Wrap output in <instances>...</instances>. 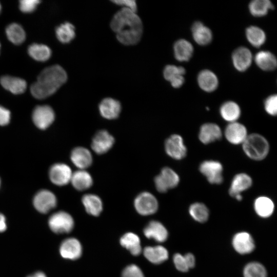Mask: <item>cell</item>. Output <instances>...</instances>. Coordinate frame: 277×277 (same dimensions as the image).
I'll return each mask as SVG.
<instances>
[{
  "mask_svg": "<svg viewBox=\"0 0 277 277\" xmlns=\"http://www.w3.org/2000/svg\"><path fill=\"white\" fill-rule=\"evenodd\" d=\"M110 27L117 40L125 45H133L141 39L143 24L135 12L123 8L113 16Z\"/></svg>",
  "mask_w": 277,
  "mask_h": 277,
  "instance_id": "6da1fadb",
  "label": "cell"
},
{
  "mask_svg": "<svg viewBox=\"0 0 277 277\" xmlns=\"http://www.w3.org/2000/svg\"><path fill=\"white\" fill-rule=\"evenodd\" d=\"M67 80V73L61 66L48 67L41 71L37 81L31 86V93L37 99H44L54 93Z\"/></svg>",
  "mask_w": 277,
  "mask_h": 277,
  "instance_id": "7a4b0ae2",
  "label": "cell"
},
{
  "mask_svg": "<svg viewBox=\"0 0 277 277\" xmlns=\"http://www.w3.org/2000/svg\"><path fill=\"white\" fill-rule=\"evenodd\" d=\"M242 145L245 154L254 161L264 160L269 152V144L267 139L256 133L248 134Z\"/></svg>",
  "mask_w": 277,
  "mask_h": 277,
  "instance_id": "3957f363",
  "label": "cell"
},
{
  "mask_svg": "<svg viewBox=\"0 0 277 277\" xmlns=\"http://www.w3.org/2000/svg\"><path fill=\"white\" fill-rule=\"evenodd\" d=\"M180 181L179 174L168 167L163 168L154 180L155 188L160 193H165L169 189L176 187Z\"/></svg>",
  "mask_w": 277,
  "mask_h": 277,
  "instance_id": "277c9868",
  "label": "cell"
},
{
  "mask_svg": "<svg viewBox=\"0 0 277 277\" xmlns=\"http://www.w3.org/2000/svg\"><path fill=\"white\" fill-rule=\"evenodd\" d=\"M134 206L140 214L149 215L157 211L159 203L153 194L149 192L144 191L138 194L135 198Z\"/></svg>",
  "mask_w": 277,
  "mask_h": 277,
  "instance_id": "5b68a950",
  "label": "cell"
},
{
  "mask_svg": "<svg viewBox=\"0 0 277 277\" xmlns=\"http://www.w3.org/2000/svg\"><path fill=\"white\" fill-rule=\"evenodd\" d=\"M199 170L211 184L219 185L223 182V167L217 161H203L199 166Z\"/></svg>",
  "mask_w": 277,
  "mask_h": 277,
  "instance_id": "8992f818",
  "label": "cell"
},
{
  "mask_svg": "<svg viewBox=\"0 0 277 277\" xmlns=\"http://www.w3.org/2000/svg\"><path fill=\"white\" fill-rule=\"evenodd\" d=\"M48 224L51 230L56 233H69L73 228L74 220L68 213L61 211L53 214Z\"/></svg>",
  "mask_w": 277,
  "mask_h": 277,
  "instance_id": "52a82bcc",
  "label": "cell"
},
{
  "mask_svg": "<svg viewBox=\"0 0 277 277\" xmlns=\"http://www.w3.org/2000/svg\"><path fill=\"white\" fill-rule=\"evenodd\" d=\"M164 148L166 154L176 160H182L187 155V149L184 140L177 134L171 135L166 139Z\"/></svg>",
  "mask_w": 277,
  "mask_h": 277,
  "instance_id": "ba28073f",
  "label": "cell"
},
{
  "mask_svg": "<svg viewBox=\"0 0 277 277\" xmlns=\"http://www.w3.org/2000/svg\"><path fill=\"white\" fill-rule=\"evenodd\" d=\"M252 185V179L246 173L236 174L232 179L228 192L229 195L236 200L241 201L242 193L248 190Z\"/></svg>",
  "mask_w": 277,
  "mask_h": 277,
  "instance_id": "9c48e42d",
  "label": "cell"
},
{
  "mask_svg": "<svg viewBox=\"0 0 277 277\" xmlns=\"http://www.w3.org/2000/svg\"><path fill=\"white\" fill-rule=\"evenodd\" d=\"M114 143L113 136L108 131L101 130L93 136L91 147L95 153L103 154L108 152L113 147Z\"/></svg>",
  "mask_w": 277,
  "mask_h": 277,
  "instance_id": "30bf717a",
  "label": "cell"
},
{
  "mask_svg": "<svg viewBox=\"0 0 277 277\" xmlns=\"http://www.w3.org/2000/svg\"><path fill=\"white\" fill-rule=\"evenodd\" d=\"M224 134L227 141L233 145L242 144L248 135L246 127L238 122L229 123Z\"/></svg>",
  "mask_w": 277,
  "mask_h": 277,
  "instance_id": "8fae6325",
  "label": "cell"
},
{
  "mask_svg": "<svg viewBox=\"0 0 277 277\" xmlns=\"http://www.w3.org/2000/svg\"><path fill=\"white\" fill-rule=\"evenodd\" d=\"M232 245L234 250L241 254L251 253L255 247L252 236L245 231L239 232L234 235L232 239Z\"/></svg>",
  "mask_w": 277,
  "mask_h": 277,
  "instance_id": "7c38bea8",
  "label": "cell"
},
{
  "mask_svg": "<svg viewBox=\"0 0 277 277\" xmlns=\"http://www.w3.org/2000/svg\"><path fill=\"white\" fill-rule=\"evenodd\" d=\"M54 112L49 106H37L33 111L32 120L37 127L41 129L48 128L53 122Z\"/></svg>",
  "mask_w": 277,
  "mask_h": 277,
  "instance_id": "4fadbf2b",
  "label": "cell"
},
{
  "mask_svg": "<svg viewBox=\"0 0 277 277\" xmlns=\"http://www.w3.org/2000/svg\"><path fill=\"white\" fill-rule=\"evenodd\" d=\"M55 195L47 190L38 192L33 199V205L36 209L42 213H46L54 208L56 205Z\"/></svg>",
  "mask_w": 277,
  "mask_h": 277,
  "instance_id": "5bb4252c",
  "label": "cell"
},
{
  "mask_svg": "<svg viewBox=\"0 0 277 277\" xmlns=\"http://www.w3.org/2000/svg\"><path fill=\"white\" fill-rule=\"evenodd\" d=\"M72 172L69 166L63 163L53 165L49 171V177L55 185L64 186L70 182Z\"/></svg>",
  "mask_w": 277,
  "mask_h": 277,
  "instance_id": "9a60e30c",
  "label": "cell"
},
{
  "mask_svg": "<svg viewBox=\"0 0 277 277\" xmlns=\"http://www.w3.org/2000/svg\"><path fill=\"white\" fill-rule=\"evenodd\" d=\"M223 136L221 127L216 124L206 123L203 124L199 130V139L204 144L220 140Z\"/></svg>",
  "mask_w": 277,
  "mask_h": 277,
  "instance_id": "2e32d148",
  "label": "cell"
},
{
  "mask_svg": "<svg viewBox=\"0 0 277 277\" xmlns=\"http://www.w3.org/2000/svg\"><path fill=\"white\" fill-rule=\"evenodd\" d=\"M122 110L120 102L111 97L104 98L100 103L98 110L101 115L107 120H114L118 117Z\"/></svg>",
  "mask_w": 277,
  "mask_h": 277,
  "instance_id": "e0dca14e",
  "label": "cell"
},
{
  "mask_svg": "<svg viewBox=\"0 0 277 277\" xmlns=\"http://www.w3.org/2000/svg\"><path fill=\"white\" fill-rule=\"evenodd\" d=\"M60 254L65 259L76 260L82 253V247L80 242L75 238H68L61 244Z\"/></svg>",
  "mask_w": 277,
  "mask_h": 277,
  "instance_id": "ac0fdd59",
  "label": "cell"
},
{
  "mask_svg": "<svg viewBox=\"0 0 277 277\" xmlns=\"http://www.w3.org/2000/svg\"><path fill=\"white\" fill-rule=\"evenodd\" d=\"M70 159L73 164L79 169L85 170L91 165L93 162L91 152L83 147H77L73 149L71 153Z\"/></svg>",
  "mask_w": 277,
  "mask_h": 277,
  "instance_id": "d6986e66",
  "label": "cell"
},
{
  "mask_svg": "<svg viewBox=\"0 0 277 277\" xmlns=\"http://www.w3.org/2000/svg\"><path fill=\"white\" fill-rule=\"evenodd\" d=\"M144 234L148 239L162 243L166 241L168 233L166 227L160 222L152 221L144 229Z\"/></svg>",
  "mask_w": 277,
  "mask_h": 277,
  "instance_id": "ffe728a7",
  "label": "cell"
},
{
  "mask_svg": "<svg viewBox=\"0 0 277 277\" xmlns=\"http://www.w3.org/2000/svg\"><path fill=\"white\" fill-rule=\"evenodd\" d=\"M252 58L250 51L244 47L238 48L232 55L233 64L235 69L239 71L246 70L251 64Z\"/></svg>",
  "mask_w": 277,
  "mask_h": 277,
  "instance_id": "44dd1931",
  "label": "cell"
},
{
  "mask_svg": "<svg viewBox=\"0 0 277 277\" xmlns=\"http://www.w3.org/2000/svg\"><path fill=\"white\" fill-rule=\"evenodd\" d=\"M70 182L73 187L79 191L86 190L93 185V179L89 172L79 169L72 173Z\"/></svg>",
  "mask_w": 277,
  "mask_h": 277,
  "instance_id": "7402d4cb",
  "label": "cell"
},
{
  "mask_svg": "<svg viewBox=\"0 0 277 277\" xmlns=\"http://www.w3.org/2000/svg\"><path fill=\"white\" fill-rule=\"evenodd\" d=\"M253 207L258 215L261 217L267 218L273 214L274 204L273 201L269 197L260 196L255 200Z\"/></svg>",
  "mask_w": 277,
  "mask_h": 277,
  "instance_id": "603a6c76",
  "label": "cell"
},
{
  "mask_svg": "<svg viewBox=\"0 0 277 277\" xmlns=\"http://www.w3.org/2000/svg\"><path fill=\"white\" fill-rule=\"evenodd\" d=\"M143 254L146 259L155 264H159L166 261L169 254L166 248L160 245L146 247L143 250Z\"/></svg>",
  "mask_w": 277,
  "mask_h": 277,
  "instance_id": "cb8c5ba5",
  "label": "cell"
},
{
  "mask_svg": "<svg viewBox=\"0 0 277 277\" xmlns=\"http://www.w3.org/2000/svg\"><path fill=\"white\" fill-rule=\"evenodd\" d=\"M0 83L5 89L15 94L23 93L27 87L26 82L23 79L10 75L3 76Z\"/></svg>",
  "mask_w": 277,
  "mask_h": 277,
  "instance_id": "d4e9b609",
  "label": "cell"
},
{
  "mask_svg": "<svg viewBox=\"0 0 277 277\" xmlns=\"http://www.w3.org/2000/svg\"><path fill=\"white\" fill-rule=\"evenodd\" d=\"M191 31L194 40L199 45H206L212 40L211 31L201 22H195L191 27Z\"/></svg>",
  "mask_w": 277,
  "mask_h": 277,
  "instance_id": "484cf974",
  "label": "cell"
},
{
  "mask_svg": "<svg viewBox=\"0 0 277 277\" xmlns=\"http://www.w3.org/2000/svg\"><path fill=\"white\" fill-rule=\"evenodd\" d=\"M82 203L86 212L93 216H98L103 210V202L96 194L88 193L82 197Z\"/></svg>",
  "mask_w": 277,
  "mask_h": 277,
  "instance_id": "4316f807",
  "label": "cell"
},
{
  "mask_svg": "<svg viewBox=\"0 0 277 277\" xmlns=\"http://www.w3.org/2000/svg\"><path fill=\"white\" fill-rule=\"evenodd\" d=\"M197 82L200 88L206 92L215 90L218 86V79L216 75L209 70H203L199 73Z\"/></svg>",
  "mask_w": 277,
  "mask_h": 277,
  "instance_id": "83f0119b",
  "label": "cell"
},
{
  "mask_svg": "<svg viewBox=\"0 0 277 277\" xmlns=\"http://www.w3.org/2000/svg\"><path fill=\"white\" fill-rule=\"evenodd\" d=\"M175 58L180 62H186L191 57L193 52L192 44L188 41L181 39L177 41L173 46Z\"/></svg>",
  "mask_w": 277,
  "mask_h": 277,
  "instance_id": "f1b7e54d",
  "label": "cell"
},
{
  "mask_svg": "<svg viewBox=\"0 0 277 277\" xmlns=\"http://www.w3.org/2000/svg\"><path fill=\"white\" fill-rule=\"evenodd\" d=\"M121 245L129 250L133 255H138L142 252V247L139 237L134 233L128 232L120 239Z\"/></svg>",
  "mask_w": 277,
  "mask_h": 277,
  "instance_id": "f546056e",
  "label": "cell"
},
{
  "mask_svg": "<svg viewBox=\"0 0 277 277\" xmlns=\"http://www.w3.org/2000/svg\"><path fill=\"white\" fill-rule=\"evenodd\" d=\"M254 61L257 66L265 71L273 70L276 67V57L269 51H261L258 52L255 56Z\"/></svg>",
  "mask_w": 277,
  "mask_h": 277,
  "instance_id": "4dcf8cb0",
  "label": "cell"
},
{
  "mask_svg": "<svg viewBox=\"0 0 277 277\" xmlns=\"http://www.w3.org/2000/svg\"><path fill=\"white\" fill-rule=\"evenodd\" d=\"M222 117L230 123L236 122L241 115V109L235 102L228 101L222 104L220 109Z\"/></svg>",
  "mask_w": 277,
  "mask_h": 277,
  "instance_id": "1f68e13d",
  "label": "cell"
},
{
  "mask_svg": "<svg viewBox=\"0 0 277 277\" xmlns=\"http://www.w3.org/2000/svg\"><path fill=\"white\" fill-rule=\"evenodd\" d=\"M191 217L199 223L206 222L209 216V211L207 207L201 202L191 204L188 209Z\"/></svg>",
  "mask_w": 277,
  "mask_h": 277,
  "instance_id": "d6a6232c",
  "label": "cell"
},
{
  "mask_svg": "<svg viewBox=\"0 0 277 277\" xmlns=\"http://www.w3.org/2000/svg\"><path fill=\"white\" fill-rule=\"evenodd\" d=\"M30 56L36 61L45 62L48 60L51 55L50 49L46 45L38 44L30 45L28 49Z\"/></svg>",
  "mask_w": 277,
  "mask_h": 277,
  "instance_id": "836d02e7",
  "label": "cell"
},
{
  "mask_svg": "<svg viewBox=\"0 0 277 277\" xmlns=\"http://www.w3.org/2000/svg\"><path fill=\"white\" fill-rule=\"evenodd\" d=\"M74 26L69 22H66L58 26L55 30L56 36L61 43L67 44L75 36Z\"/></svg>",
  "mask_w": 277,
  "mask_h": 277,
  "instance_id": "e575fe53",
  "label": "cell"
},
{
  "mask_svg": "<svg viewBox=\"0 0 277 277\" xmlns=\"http://www.w3.org/2000/svg\"><path fill=\"white\" fill-rule=\"evenodd\" d=\"M246 37L249 42L253 46L259 47L265 42L266 35L260 28L251 26L246 29Z\"/></svg>",
  "mask_w": 277,
  "mask_h": 277,
  "instance_id": "d590c367",
  "label": "cell"
},
{
  "mask_svg": "<svg viewBox=\"0 0 277 277\" xmlns=\"http://www.w3.org/2000/svg\"><path fill=\"white\" fill-rule=\"evenodd\" d=\"M6 32L9 40L16 45L22 44L26 38L24 29L18 24L12 23L8 25Z\"/></svg>",
  "mask_w": 277,
  "mask_h": 277,
  "instance_id": "8d00e7d4",
  "label": "cell"
},
{
  "mask_svg": "<svg viewBox=\"0 0 277 277\" xmlns=\"http://www.w3.org/2000/svg\"><path fill=\"white\" fill-rule=\"evenodd\" d=\"M273 8V6L269 0H253L249 5L250 12L258 17L265 15L269 10Z\"/></svg>",
  "mask_w": 277,
  "mask_h": 277,
  "instance_id": "74e56055",
  "label": "cell"
},
{
  "mask_svg": "<svg viewBox=\"0 0 277 277\" xmlns=\"http://www.w3.org/2000/svg\"><path fill=\"white\" fill-rule=\"evenodd\" d=\"M244 277H267V271L261 263L251 262L247 263L243 271Z\"/></svg>",
  "mask_w": 277,
  "mask_h": 277,
  "instance_id": "f35d334b",
  "label": "cell"
},
{
  "mask_svg": "<svg viewBox=\"0 0 277 277\" xmlns=\"http://www.w3.org/2000/svg\"><path fill=\"white\" fill-rule=\"evenodd\" d=\"M185 73V69L181 66L175 65H167L163 71L164 78L170 83L180 77L183 76Z\"/></svg>",
  "mask_w": 277,
  "mask_h": 277,
  "instance_id": "ab89813d",
  "label": "cell"
},
{
  "mask_svg": "<svg viewBox=\"0 0 277 277\" xmlns=\"http://www.w3.org/2000/svg\"><path fill=\"white\" fill-rule=\"evenodd\" d=\"M264 108L265 111L270 115L275 116L277 113V96L276 94L271 95L265 101Z\"/></svg>",
  "mask_w": 277,
  "mask_h": 277,
  "instance_id": "60d3db41",
  "label": "cell"
},
{
  "mask_svg": "<svg viewBox=\"0 0 277 277\" xmlns=\"http://www.w3.org/2000/svg\"><path fill=\"white\" fill-rule=\"evenodd\" d=\"M122 277H145L142 270L136 265L126 267L122 272Z\"/></svg>",
  "mask_w": 277,
  "mask_h": 277,
  "instance_id": "b9f144b4",
  "label": "cell"
},
{
  "mask_svg": "<svg viewBox=\"0 0 277 277\" xmlns=\"http://www.w3.org/2000/svg\"><path fill=\"white\" fill-rule=\"evenodd\" d=\"M173 261L177 270L186 272L189 270L184 255L179 253L175 254L173 257Z\"/></svg>",
  "mask_w": 277,
  "mask_h": 277,
  "instance_id": "7bdbcfd3",
  "label": "cell"
},
{
  "mask_svg": "<svg viewBox=\"0 0 277 277\" xmlns=\"http://www.w3.org/2000/svg\"><path fill=\"white\" fill-rule=\"evenodd\" d=\"M41 2L38 0H22L19 1V9L25 13L33 12Z\"/></svg>",
  "mask_w": 277,
  "mask_h": 277,
  "instance_id": "ee69618b",
  "label": "cell"
},
{
  "mask_svg": "<svg viewBox=\"0 0 277 277\" xmlns=\"http://www.w3.org/2000/svg\"><path fill=\"white\" fill-rule=\"evenodd\" d=\"M116 5L123 6L124 8L130 9L134 12H136L137 5L134 0H116L112 1Z\"/></svg>",
  "mask_w": 277,
  "mask_h": 277,
  "instance_id": "f6af8a7d",
  "label": "cell"
},
{
  "mask_svg": "<svg viewBox=\"0 0 277 277\" xmlns=\"http://www.w3.org/2000/svg\"><path fill=\"white\" fill-rule=\"evenodd\" d=\"M10 112L9 110L0 106V125L5 126L9 123Z\"/></svg>",
  "mask_w": 277,
  "mask_h": 277,
  "instance_id": "bcb514c9",
  "label": "cell"
},
{
  "mask_svg": "<svg viewBox=\"0 0 277 277\" xmlns=\"http://www.w3.org/2000/svg\"><path fill=\"white\" fill-rule=\"evenodd\" d=\"M189 269L192 268L195 265V256L191 253H187L184 255Z\"/></svg>",
  "mask_w": 277,
  "mask_h": 277,
  "instance_id": "7dc6e473",
  "label": "cell"
},
{
  "mask_svg": "<svg viewBox=\"0 0 277 277\" xmlns=\"http://www.w3.org/2000/svg\"><path fill=\"white\" fill-rule=\"evenodd\" d=\"M6 228L7 225L5 217L3 214L0 213V232L4 231Z\"/></svg>",
  "mask_w": 277,
  "mask_h": 277,
  "instance_id": "c3c4849f",
  "label": "cell"
},
{
  "mask_svg": "<svg viewBox=\"0 0 277 277\" xmlns=\"http://www.w3.org/2000/svg\"><path fill=\"white\" fill-rule=\"evenodd\" d=\"M28 277H46V275L42 272H37Z\"/></svg>",
  "mask_w": 277,
  "mask_h": 277,
  "instance_id": "681fc988",
  "label": "cell"
},
{
  "mask_svg": "<svg viewBox=\"0 0 277 277\" xmlns=\"http://www.w3.org/2000/svg\"><path fill=\"white\" fill-rule=\"evenodd\" d=\"M1 5H0V11H1Z\"/></svg>",
  "mask_w": 277,
  "mask_h": 277,
  "instance_id": "f907efd6",
  "label": "cell"
}]
</instances>
